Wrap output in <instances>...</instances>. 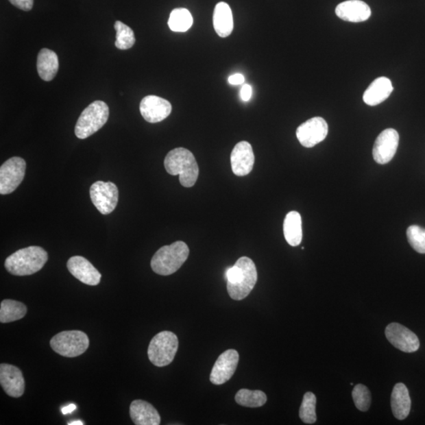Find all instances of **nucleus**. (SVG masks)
<instances>
[{
	"instance_id": "nucleus-1",
	"label": "nucleus",
	"mask_w": 425,
	"mask_h": 425,
	"mask_svg": "<svg viewBox=\"0 0 425 425\" xmlns=\"http://www.w3.org/2000/svg\"><path fill=\"white\" fill-rule=\"evenodd\" d=\"M228 295L234 300L245 299L258 280L256 267L251 258L241 257L226 272Z\"/></svg>"
},
{
	"instance_id": "nucleus-2",
	"label": "nucleus",
	"mask_w": 425,
	"mask_h": 425,
	"mask_svg": "<svg viewBox=\"0 0 425 425\" xmlns=\"http://www.w3.org/2000/svg\"><path fill=\"white\" fill-rule=\"evenodd\" d=\"M167 172L172 176L179 175L180 183L191 188L197 182L199 169L193 153L183 147L170 151L164 161Z\"/></svg>"
},
{
	"instance_id": "nucleus-3",
	"label": "nucleus",
	"mask_w": 425,
	"mask_h": 425,
	"mask_svg": "<svg viewBox=\"0 0 425 425\" xmlns=\"http://www.w3.org/2000/svg\"><path fill=\"white\" fill-rule=\"evenodd\" d=\"M49 259L45 249L37 246L19 250L5 261V268L14 276H29L40 271Z\"/></svg>"
},
{
	"instance_id": "nucleus-4",
	"label": "nucleus",
	"mask_w": 425,
	"mask_h": 425,
	"mask_svg": "<svg viewBox=\"0 0 425 425\" xmlns=\"http://www.w3.org/2000/svg\"><path fill=\"white\" fill-rule=\"evenodd\" d=\"M189 248L184 242L177 241L171 245L164 246L154 255L151 267L158 275L169 276L182 267L188 259Z\"/></svg>"
},
{
	"instance_id": "nucleus-5",
	"label": "nucleus",
	"mask_w": 425,
	"mask_h": 425,
	"mask_svg": "<svg viewBox=\"0 0 425 425\" xmlns=\"http://www.w3.org/2000/svg\"><path fill=\"white\" fill-rule=\"evenodd\" d=\"M109 114L108 104L103 101H95L79 117L75 126L77 137L84 140L95 134L106 123Z\"/></svg>"
},
{
	"instance_id": "nucleus-6",
	"label": "nucleus",
	"mask_w": 425,
	"mask_h": 425,
	"mask_svg": "<svg viewBox=\"0 0 425 425\" xmlns=\"http://www.w3.org/2000/svg\"><path fill=\"white\" fill-rule=\"evenodd\" d=\"M178 338L172 332H159L149 344V360L157 367H164L172 363L178 352Z\"/></svg>"
},
{
	"instance_id": "nucleus-7",
	"label": "nucleus",
	"mask_w": 425,
	"mask_h": 425,
	"mask_svg": "<svg viewBox=\"0 0 425 425\" xmlns=\"http://www.w3.org/2000/svg\"><path fill=\"white\" fill-rule=\"evenodd\" d=\"M50 345L57 354L66 358H75L83 354L89 347V339L82 331L73 330L58 333Z\"/></svg>"
},
{
	"instance_id": "nucleus-8",
	"label": "nucleus",
	"mask_w": 425,
	"mask_h": 425,
	"mask_svg": "<svg viewBox=\"0 0 425 425\" xmlns=\"http://www.w3.org/2000/svg\"><path fill=\"white\" fill-rule=\"evenodd\" d=\"M26 162L23 158L13 157L0 167V194L12 193L23 182L25 178Z\"/></svg>"
},
{
	"instance_id": "nucleus-9",
	"label": "nucleus",
	"mask_w": 425,
	"mask_h": 425,
	"mask_svg": "<svg viewBox=\"0 0 425 425\" xmlns=\"http://www.w3.org/2000/svg\"><path fill=\"white\" fill-rule=\"evenodd\" d=\"M90 197L101 214L112 212L119 203V189L112 182H95L90 188Z\"/></svg>"
},
{
	"instance_id": "nucleus-10",
	"label": "nucleus",
	"mask_w": 425,
	"mask_h": 425,
	"mask_svg": "<svg viewBox=\"0 0 425 425\" xmlns=\"http://www.w3.org/2000/svg\"><path fill=\"white\" fill-rule=\"evenodd\" d=\"M328 125L325 119L315 117L298 127L296 136L301 145L307 148L316 146L326 139Z\"/></svg>"
},
{
	"instance_id": "nucleus-11",
	"label": "nucleus",
	"mask_w": 425,
	"mask_h": 425,
	"mask_svg": "<svg viewBox=\"0 0 425 425\" xmlns=\"http://www.w3.org/2000/svg\"><path fill=\"white\" fill-rule=\"evenodd\" d=\"M385 335L393 346L403 352H415L420 348L417 335L400 324H390L385 329Z\"/></svg>"
},
{
	"instance_id": "nucleus-12",
	"label": "nucleus",
	"mask_w": 425,
	"mask_h": 425,
	"mask_svg": "<svg viewBox=\"0 0 425 425\" xmlns=\"http://www.w3.org/2000/svg\"><path fill=\"white\" fill-rule=\"evenodd\" d=\"M240 356L236 350H228L222 353L212 367L210 380L212 385H221L230 380L235 374Z\"/></svg>"
},
{
	"instance_id": "nucleus-13",
	"label": "nucleus",
	"mask_w": 425,
	"mask_h": 425,
	"mask_svg": "<svg viewBox=\"0 0 425 425\" xmlns=\"http://www.w3.org/2000/svg\"><path fill=\"white\" fill-rule=\"evenodd\" d=\"M400 135L394 129H387L376 138L373 156L376 162L385 165L390 162L397 151Z\"/></svg>"
},
{
	"instance_id": "nucleus-14",
	"label": "nucleus",
	"mask_w": 425,
	"mask_h": 425,
	"mask_svg": "<svg viewBox=\"0 0 425 425\" xmlns=\"http://www.w3.org/2000/svg\"><path fill=\"white\" fill-rule=\"evenodd\" d=\"M140 110L143 118L149 123H158L171 114L172 105L168 100L156 95H147L142 99Z\"/></svg>"
},
{
	"instance_id": "nucleus-15",
	"label": "nucleus",
	"mask_w": 425,
	"mask_h": 425,
	"mask_svg": "<svg viewBox=\"0 0 425 425\" xmlns=\"http://www.w3.org/2000/svg\"><path fill=\"white\" fill-rule=\"evenodd\" d=\"M254 164L253 148L247 141L238 143L231 154V165L234 174L243 177L252 171Z\"/></svg>"
},
{
	"instance_id": "nucleus-16",
	"label": "nucleus",
	"mask_w": 425,
	"mask_h": 425,
	"mask_svg": "<svg viewBox=\"0 0 425 425\" xmlns=\"http://www.w3.org/2000/svg\"><path fill=\"white\" fill-rule=\"evenodd\" d=\"M0 384L3 391L10 397L19 398L24 394V377L21 371L14 365H0Z\"/></svg>"
},
{
	"instance_id": "nucleus-17",
	"label": "nucleus",
	"mask_w": 425,
	"mask_h": 425,
	"mask_svg": "<svg viewBox=\"0 0 425 425\" xmlns=\"http://www.w3.org/2000/svg\"><path fill=\"white\" fill-rule=\"evenodd\" d=\"M67 268L74 278L87 285H98L102 278L98 269L88 259L82 256H73L69 259Z\"/></svg>"
},
{
	"instance_id": "nucleus-18",
	"label": "nucleus",
	"mask_w": 425,
	"mask_h": 425,
	"mask_svg": "<svg viewBox=\"0 0 425 425\" xmlns=\"http://www.w3.org/2000/svg\"><path fill=\"white\" fill-rule=\"evenodd\" d=\"M336 14L340 19L357 23L367 21L372 12L369 5L361 0H348L338 5Z\"/></svg>"
},
{
	"instance_id": "nucleus-19",
	"label": "nucleus",
	"mask_w": 425,
	"mask_h": 425,
	"mask_svg": "<svg viewBox=\"0 0 425 425\" xmlns=\"http://www.w3.org/2000/svg\"><path fill=\"white\" fill-rule=\"evenodd\" d=\"M130 417L136 425H158L161 417L151 403L143 400H135L131 403Z\"/></svg>"
},
{
	"instance_id": "nucleus-20",
	"label": "nucleus",
	"mask_w": 425,
	"mask_h": 425,
	"mask_svg": "<svg viewBox=\"0 0 425 425\" xmlns=\"http://www.w3.org/2000/svg\"><path fill=\"white\" fill-rule=\"evenodd\" d=\"M393 90L394 88L390 79L385 77L376 78L365 90L363 101L371 106L379 105L390 97Z\"/></svg>"
},
{
	"instance_id": "nucleus-21",
	"label": "nucleus",
	"mask_w": 425,
	"mask_h": 425,
	"mask_svg": "<svg viewBox=\"0 0 425 425\" xmlns=\"http://www.w3.org/2000/svg\"><path fill=\"white\" fill-rule=\"evenodd\" d=\"M393 414L398 420L406 419L411 409V400L405 385L398 382L393 389L391 400Z\"/></svg>"
},
{
	"instance_id": "nucleus-22",
	"label": "nucleus",
	"mask_w": 425,
	"mask_h": 425,
	"mask_svg": "<svg viewBox=\"0 0 425 425\" xmlns=\"http://www.w3.org/2000/svg\"><path fill=\"white\" fill-rule=\"evenodd\" d=\"M36 68L42 80L45 82L52 81L60 68L56 53L50 49H42L37 56Z\"/></svg>"
},
{
	"instance_id": "nucleus-23",
	"label": "nucleus",
	"mask_w": 425,
	"mask_h": 425,
	"mask_svg": "<svg viewBox=\"0 0 425 425\" xmlns=\"http://www.w3.org/2000/svg\"><path fill=\"white\" fill-rule=\"evenodd\" d=\"M212 23L217 35L223 38L232 33L233 18L230 5L225 2H220L216 5L212 16Z\"/></svg>"
},
{
	"instance_id": "nucleus-24",
	"label": "nucleus",
	"mask_w": 425,
	"mask_h": 425,
	"mask_svg": "<svg viewBox=\"0 0 425 425\" xmlns=\"http://www.w3.org/2000/svg\"><path fill=\"white\" fill-rule=\"evenodd\" d=\"M285 240L292 247L299 246L302 240V217L300 212L291 211L284 221Z\"/></svg>"
},
{
	"instance_id": "nucleus-25",
	"label": "nucleus",
	"mask_w": 425,
	"mask_h": 425,
	"mask_svg": "<svg viewBox=\"0 0 425 425\" xmlns=\"http://www.w3.org/2000/svg\"><path fill=\"white\" fill-rule=\"evenodd\" d=\"M27 313V307L23 302L5 300L0 307V322L10 323L23 319Z\"/></svg>"
},
{
	"instance_id": "nucleus-26",
	"label": "nucleus",
	"mask_w": 425,
	"mask_h": 425,
	"mask_svg": "<svg viewBox=\"0 0 425 425\" xmlns=\"http://www.w3.org/2000/svg\"><path fill=\"white\" fill-rule=\"evenodd\" d=\"M169 27L177 33L187 32L193 25V17L185 8L174 9L169 15Z\"/></svg>"
},
{
	"instance_id": "nucleus-27",
	"label": "nucleus",
	"mask_w": 425,
	"mask_h": 425,
	"mask_svg": "<svg viewBox=\"0 0 425 425\" xmlns=\"http://www.w3.org/2000/svg\"><path fill=\"white\" fill-rule=\"evenodd\" d=\"M236 402L244 407L258 408L265 405L267 396L262 391L241 389L236 393Z\"/></svg>"
},
{
	"instance_id": "nucleus-28",
	"label": "nucleus",
	"mask_w": 425,
	"mask_h": 425,
	"mask_svg": "<svg viewBox=\"0 0 425 425\" xmlns=\"http://www.w3.org/2000/svg\"><path fill=\"white\" fill-rule=\"evenodd\" d=\"M116 30L115 46L120 50L130 49L135 45L136 37L134 30L120 21L114 24Z\"/></svg>"
},
{
	"instance_id": "nucleus-29",
	"label": "nucleus",
	"mask_w": 425,
	"mask_h": 425,
	"mask_svg": "<svg viewBox=\"0 0 425 425\" xmlns=\"http://www.w3.org/2000/svg\"><path fill=\"white\" fill-rule=\"evenodd\" d=\"M317 398L312 392H306L302 400L300 410V417L302 422L308 424H315L317 421L316 414Z\"/></svg>"
},
{
	"instance_id": "nucleus-30",
	"label": "nucleus",
	"mask_w": 425,
	"mask_h": 425,
	"mask_svg": "<svg viewBox=\"0 0 425 425\" xmlns=\"http://www.w3.org/2000/svg\"><path fill=\"white\" fill-rule=\"evenodd\" d=\"M408 242L420 254H425V228L411 226L407 228Z\"/></svg>"
},
{
	"instance_id": "nucleus-31",
	"label": "nucleus",
	"mask_w": 425,
	"mask_h": 425,
	"mask_svg": "<svg viewBox=\"0 0 425 425\" xmlns=\"http://www.w3.org/2000/svg\"><path fill=\"white\" fill-rule=\"evenodd\" d=\"M352 397L356 407L360 411H367L371 405V394L367 387L358 385L354 387Z\"/></svg>"
},
{
	"instance_id": "nucleus-32",
	"label": "nucleus",
	"mask_w": 425,
	"mask_h": 425,
	"mask_svg": "<svg viewBox=\"0 0 425 425\" xmlns=\"http://www.w3.org/2000/svg\"><path fill=\"white\" fill-rule=\"evenodd\" d=\"M14 7L25 12H29L34 7V0H9Z\"/></svg>"
},
{
	"instance_id": "nucleus-33",
	"label": "nucleus",
	"mask_w": 425,
	"mask_h": 425,
	"mask_svg": "<svg viewBox=\"0 0 425 425\" xmlns=\"http://www.w3.org/2000/svg\"><path fill=\"white\" fill-rule=\"evenodd\" d=\"M252 95V88L251 85L244 84L241 88V97L243 101L247 102L250 99H251Z\"/></svg>"
},
{
	"instance_id": "nucleus-34",
	"label": "nucleus",
	"mask_w": 425,
	"mask_h": 425,
	"mask_svg": "<svg viewBox=\"0 0 425 425\" xmlns=\"http://www.w3.org/2000/svg\"><path fill=\"white\" fill-rule=\"evenodd\" d=\"M245 82V77L241 73H235L228 77V83L232 85L242 84Z\"/></svg>"
},
{
	"instance_id": "nucleus-35",
	"label": "nucleus",
	"mask_w": 425,
	"mask_h": 425,
	"mask_svg": "<svg viewBox=\"0 0 425 425\" xmlns=\"http://www.w3.org/2000/svg\"><path fill=\"white\" fill-rule=\"evenodd\" d=\"M75 410H77V406L75 404L71 403L70 405L63 407L62 409V413L64 415H66V414H70Z\"/></svg>"
},
{
	"instance_id": "nucleus-36",
	"label": "nucleus",
	"mask_w": 425,
	"mask_h": 425,
	"mask_svg": "<svg viewBox=\"0 0 425 425\" xmlns=\"http://www.w3.org/2000/svg\"><path fill=\"white\" fill-rule=\"evenodd\" d=\"M84 423L81 421H76L68 423V425H83Z\"/></svg>"
}]
</instances>
